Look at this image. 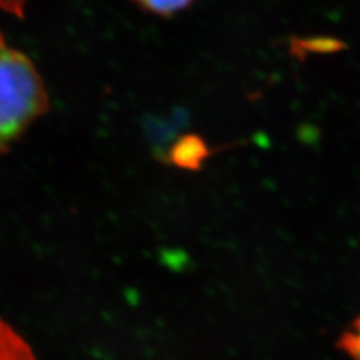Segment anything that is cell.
I'll return each mask as SVG.
<instances>
[{
    "mask_svg": "<svg viewBox=\"0 0 360 360\" xmlns=\"http://www.w3.org/2000/svg\"><path fill=\"white\" fill-rule=\"evenodd\" d=\"M49 108L50 98L37 66L9 47L0 33V153H6Z\"/></svg>",
    "mask_w": 360,
    "mask_h": 360,
    "instance_id": "6da1fadb",
    "label": "cell"
},
{
    "mask_svg": "<svg viewBox=\"0 0 360 360\" xmlns=\"http://www.w3.org/2000/svg\"><path fill=\"white\" fill-rule=\"evenodd\" d=\"M210 156L209 144L197 134H186L180 137L168 153L170 162L180 170L197 172L202 168Z\"/></svg>",
    "mask_w": 360,
    "mask_h": 360,
    "instance_id": "7a4b0ae2",
    "label": "cell"
},
{
    "mask_svg": "<svg viewBox=\"0 0 360 360\" xmlns=\"http://www.w3.org/2000/svg\"><path fill=\"white\" fill-rule=\"evenodd\" d=\"M0 360H38L29 342L0 317Z\"/></svg>",
    "mask_w": 360,
    "mask_h": 360,
    "instance_id": "3957f363",
    "label": "cell"
},
{
    "mask_svg": "<svg viewBox=\"0 0 360 360\" xmlns=\"http://www.w3.org/2000/svg\"><path fill=\"white\" fill-rule=\"evenodd\" d=\"M134 2L148 13L168 17L186 9L194 0H134Z\"/></svg>",
    "mask_w": 360,
    "mask_h": 360,
    "instance_id": "277c9868",
    "label": "cell"
},
{
    "mask_svg": "<svg viewBox=\"0 0 360 360\" xmlns=\"http://www.w3.org/2000/svg\"><path fill=\"white\" fill-rule=\"evenodd\" d=\"M340 348L344 350L347 354H350L354 360H360V317H357L352 329L347 330L340 340Z\"/></svg>",
    "mask_w": 360,
    "mask_h": 360,
    "instance_id": "5b68a950",
    "label": "cell"
}]
</instances>
